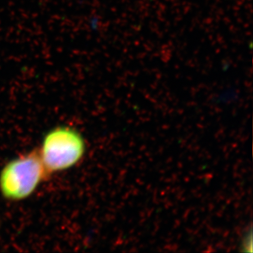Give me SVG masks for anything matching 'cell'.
<instances>
[{
  "label": "cell",
  "mask_w": 253,
  "mask_h": 253,
  "mask_svg": "<svg viewBox=\"0 0 253 253\" xmlns=\"http://www.w3.org/2000/svg\"><path fill=\"white\" fill-rule=\"evenodd\" d=\"M85 143L82 134L70 127H56L43 138L40 155L49 174L74 167L82 160Z\"/></svg>",
  "instance_id": "cell-2"
},
{
  "label": "cell",
  "mask_w": 253,
  "mask_h": 253,
  "mask_svg": "<svg viewBox=\"0 0 253 253\" xmlns=\"http://www.w3.org/2000/svg\"><path fill=\"white\" fill-rule=\"evenodd\" d=\"M49 177L39 149H35L5 166L0 173V191L6 199L22 200L31 196Z\"/></svg>",
  "instance_id": "cell-1"
}]
</instances>
